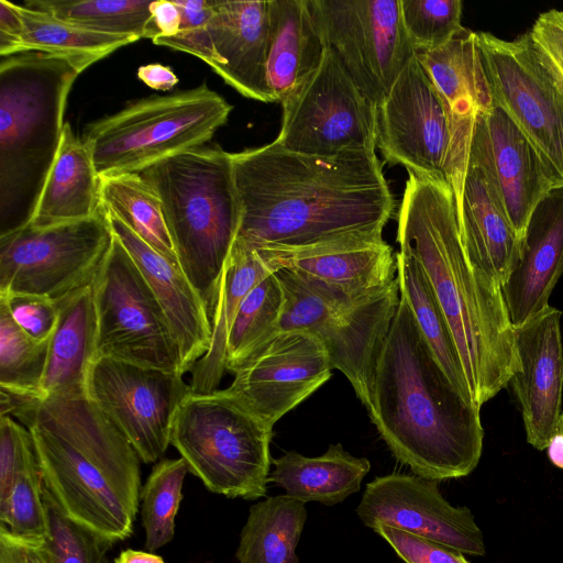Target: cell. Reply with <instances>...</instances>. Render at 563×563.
<instances>
[{
  "mask_svg": "<svg viewBox=\"0 0 563 563\" xmlns=\"http://www.w3.org/2000/svg\"><path fill=\"white\" fill-rule=\"evenodd\" d=\"M232 165L241 206L235 241L254 250L383 235L394 211L375 151L320 157L273 141L232 153Z\"/></svg>",
  "mask_w": 563,
  "mask_h": 563,
  "instance_id": "1",
  "label": "cell"
},
{
  "mask_svg": "<svg viewBox=\"0 0 563 563\" xmlns=\"http://www.w3.org/2000/svg\"><path fill=\"white\" fill-rule=\"evenodd\" d=\"M397 222L399 251L426 273L481 409L521 368L501 285L468 255L446 180L409 173Z\"/></svg>",
  "mask_w": 563,
  "mask_h": 563,
  "instance_id": "2",
  "label": "cell"
},
{
  "mask_svg": "<svg viewBox=\"0 0 563 563\" xmlns=\"http://www.w3.org/2000/svg\"><path fill=\"white\" fill-rule=\"evenodd\" d=\"M4 415L30 431L44 487L66 517L113 544L131 537L141 459L87 393L36 397L1 388Z\"/></svg>",
  "mask_w": 563,
  "mask_h": 563,
  "instance_id": "3",
  "label": "cell"
},
{
  "mask_svg": "<svg viewBox=\"0 0 563 563\" xmlns=\"http://www.w3.org/2000/svg\"><path fill=\"white\" fill-rule=\"evenodd\" d=\"M393 455L433 481L471 474L483 452L479 408L452 385L400 295L366 406Z\"/></svg>",
  "mask_w": 563,
  "mask_h": 563,
  "instance_id": "4",
  "label": "cell"
},
{
  "mask_svg": "<svg viewBox=\"0 0 563 563\" xmlns=\"http://www.w3.org/2000/svg\"><path fill=\"white\" fill-rule=\"evenodd\" d=\"M98 59L24 51L0 60V236L32 218L76 78Z\"/></svg>",
  "mask_w": 563,
  "mask_h": 563,
  "instance_id": "5",
  "label": "cell"
},
{
  "mask_svg": "<svg viewBox=\"0 0 563 563\" xmlns=\"http://www.w3.org/2000/svg\"><path fill=\"white\" fill-rule=\"evenodd\" d=\"M139 174L159 197L179 266L212 313L241 222L232 153L203 145Z\"/></svg>",
  "mask_w": 563,
  "mask_h": 563,
  "instance_id": "6",
  "label": "cell"
},
{
  "mask_svg": "<svg viewBox=\"0 0 563 563\" xmlns=\"http://www.w3.org/2000/svg\"><path fill=\"white\" fill-rule=\"evenodd\" d=\"M272 437L273 428L225 388L183 399L170 444L211 493L256 500L267 493Z\"/></svg>",
  "mask_w": 563,
  "mask_h": 563,
  "instance_id": "7",
  "label": "cell"
},
{
  "mask_svg": "<svg viewBox=\"0 0 563 563\" xmlns=\"http://www.w3.org/2000/svg\"><path fill=\"white\" fill-rule=\"evenodd\" d=\"M232 111L206 84L136 100L86 126L81 140L100 177L139 174L165 158L203 146Z\"/></svg>",
  "mask_w": 563,
  "mask_h": 563,
  "instance_id": "8",
  "label": "cell"
},
{
  "mask_svg": "<svg viewBox=\"0 0 563 563\" xmlns=\"http://www.w3.org/2000/svg\"><path fill=\"white\" fill-rule=\"evenodd\" d=\"M285 294L279 330H302L323 344L366 407L375 362L399 303L397 277L382 291L352 296L288 269L275 272Z\"/></svg>",
  "mask_w": 563,
  "mask_h": 563,
  "instance_id": "9",
  "label": "cell"
},
{
  "mask_svg": "<svg viewBox=\"0 0 563 563\" xmlns=\"http://www.w3.org/2000/svg\"><path fill=\"white\" fill-rule=\"evenodd\" d=\"M96 355L184 376L180 347L139 267L113 234L92 282Z\"/></svg>",
  "mask_w": 563,
  "mask_h": 563,
  "instance_id": "10",
  "label": "cell"
},
{
  "mask_svg": "<svg viewBox=\"0 0 563 563\" xmlns=\"http://www.w3.org/2000/svg\"><path fill=\"white\" fill-rule=\"evenodd\" d=\"M113 240L108 217L45 228L29 224L0 236V294L59 301L92 284Z\"/></svg>",
  "mask_w": 563,
  "mask_h": 563,
  "instance_id": "11",
  "label": "cell"
},
{
  "mask_svg": "<svg viewBox=\"0 0 563 563\" xmlns=\"http://www.w3.org/2000/svg\"><path fill=\"white\" fill-rule=\"evenodd\" d=\"M280 104L282 126L275 142L285 150L334 157L376 148L377 106L328 48L318 70Z\"/></svg>",
  "mask_w": 563,
  "mask_h": 563,
  "instance_id": "12",
  "label": "cell"
},
{
  "mask_svg": "<svg viewBox=\"0 0 563 563\" xmlns=\"http://www.w3.org/2000/svg\"><path fill=\"white\" fill-rule=\"evenodd\" d=\"M495 107L514 122L563 188V88L537 56L528 33L514 41L477 32Z\"/></svg>",
  "mask_w": 563,
  "mask_h": 563,
  "instance_id": "13",
  "label": "cell"
},
{
  "mask_svg": "<svg viewBox=\"0 0 563 563\" xmlns=\"http://www.w3.org/2000/svg\"><path fill=\"white\" fill-rule=\"evenodd\" d=\"M327 48L377 107L416 55L400 0H309Z\"/></svg>",
  "mask_w": 563,
  "mask_h": 563,
  "instance_id": "14",
  "label": "cell"
},
{
  "mask_svg": "<svg viewBox=\"0 0 563 563\" xmlns=\"http://www.w3.org/2000/svg\"><path fill=\"white\" fill-rule=\"evenodd\" d=\"M190 391L180 374L104 356L92 362L86 385L87 396L145 464L166 453L175 415Z\"/></svg>",
  "mask_w": 563,
  "mask_h": 563,
  "instance_id": "15",
  "label": "cell"
},
{
  "mask_svg": "<svg viewBox=\"0 0 563 563\" xmlns=\"http://www.w3.org/2000/svg\"><path fill=\"white\" fill-rule=\"evenodd\" d=\"M376 147L391 165H402L418 177L446 180V112L417 55L377 107Z\"/></svg>",
  "mask_w": 563,
  "mask_h": 563,
  "instance_id": "16",
  "label": "cell"
},
{
  "mask_svg": "<svg viewBox=\"0 0 563 563\" xmlns=\"http://www.w3.org/2000/svg\"><path fill=\"white\" fill-rule=\"evenodd\" d=\"M356 515L368 528L391 527L449 547L463 555L485 554L484 537L467 507L452 506L438 482L401 473L367 483Z\"/></svg>",
  "mask_w": 563,
  "mask_h": 563,
  "instance_id": "17",
  "label": "cell"
},
{
  "mask_svg": "<svg viewBox=\"0 0 563 563\" xmlns=\"http://www.w3.org/2000/svg\"><path fill=\"white\" fill-rule=\"evenodd\" d=\"M320 340L302 330H279L235 373L228 389L271 428L332 375Z\"/></svg>",
  "mask_w": 563,
  "mask_h": 563,
  "instance_id": "18",
  "label": "cell"
},
{
  "mask_svg": "<svg viewBox=\"0 0 563 563\" xmlns=\"http://www.w3.org/2000/svg\"><path fill=\"white\" fill-rule=\"evenodd\" d=\"M468 163L482 169L523 244L530 218L556 183L531 144L497 107L477 117Z\"/></svg>",
  "mask_w": 563,
  "mask_h": 563,
  "instance_id": "19",
  "label": "cell"
},
{
  "mask_svg": "<svg viewBox=\"0 0 563 563\" xmlns=\"http://www.w3.org/2000/svg\"><path fill=\"white\" fill-rule=\"evenodd\" d=\"M416 55L446 112L450 147L445 176L459 206L477 117L494 107L477 32L463 27L444 46Z\"/></svg>",
  "mask_w": 563,
  "mask_h": 563,
  "instance_id": "20",
  "label": "cell"
},
{
  "mask_svg": "<svg viewBox=\"0 0 563 563\" xmlns=\"http://www.w3.org/2000/svg\"><path fill=\"white\" fill-rule=\"evenodd\" d=\"M562 314L549 305L514 328L521 368L509 384L521 408L527 442L539 451L558 433L563 413Z\"/></svg>",
  "mask_w": 563,
  "mask_h": 563,
  "instance_id": "21",
  "label": "cell"
},
{
  "mask_svg": "<svg viewBox=\"0 0 563 563\" xmlns=\"http://www.w3.org/2000/svg\"><path fill=\"white\" fill-rule=\"evenodd\" d=\"M273 268L291 271L352 296L382 291L396 279L383 235H352L298 249L255 250Z\"/></svg>",
  "mask_w": 563,
  "mask_h": 563,
  "instance_id": "22",
  "label": "cell"
},
{
  "mask_svg": "<svg viewBox=\"0 0 563 563\" xmlns=\"http://www.w3.org/2000/svg\"><path fill=\"white\" fill-rule=\"evenodd\" d=\"M111 230L128 251L161 303L181 352L185 373L205 356L211 342V317L181 268L106 211Z\"/></svg>",
  "mask_w": 563,
  "mask_h": 563,
  "instance_id": "23",
  "label": "cell"
},
{
  "mask_svg": "<svg viewBox=\"0 0 563 563\" xmlns=\"http://www.w3.org/2000/svg\"><path fill=\"white\" fill-rule=\"evenodd\" d=\"M268 0H213L209 30L220 59L214 70L246 98L275 102L267 79Z\"/></svg>",
  "mask_w": 563,
  "mask_h": 563,
  "instance_id": "24",
  "label": "cell"
},
{
  "mask_svg": "<svg viewBox=\"0 0 563 563\" xmlns=\"http://www.w3.org/2000/svg\"><path fill=\"white\" fill-rule=\"evenodd\" d=\"M563 275V188L552 190L534 209L519 262L501 292L514 328L549 306Z\"/></svg>",
  "mask_w": 563,
  "mask_h": 563,
  "instance_id": "25",
  "label": "cell"
},
{
  "mask_svg": "<svg viewBox=\"0 0 563 563\" xmlns=\"http://www.w3.org/2000/svg\"><path fill=\"white\" fill-rule=\"evenodd\" d=\"M267 79L283 103L320 67L327 45L309 0H268Z\"/></svg>",
  "mask_w": 563,
  "mask_h": 563,
  "instance_id": "26",
  "label": "cell"
},
{
  "mask_svg": "<svg viewBox=\"0 0 563 563\" xmlns=\"http://www.w3.org/2000/svg\"><path fill=\"white\" fill-rule=\"evenodd\" d=\"M457 219L471 258L503 285L519 262L522 242L484 173L470 163Z\"/></svg>",
  "mask_w": 563,
  "mask_h": 563,
  "instance_id": "27",
  "label": "cell"
},
{
  "mask_svg": "<svg viewBox=\"0 0 563 563\" xmlns=\"http://www.w3.org/2000/svg\"><path fill=\"white\" fill-rule=\"evenodd\" d=\"M100 181L89 150L66 122L57 155L27 224L45 228L96 216L101 210Z\"/></svg>",
  "mask_w": 563,
  "mask_h": 563,
  "instance_id": "28",
  "label": "cell"
},
{
  "mask_svg": "<svg viewBox=\"0 0 563 563\" xmlns=\"http://www.w3.org/2000/svg\"><path fill=\"white\" fill-rule=\"evenodd\" d=\"M96 314L92 284L58 301V320L49 339L42 394L86 393L96 360Z\"/></svg>",
  "mask_w": 563,
  "mask_h": 563,
  "instance_id": "29",
  "label": "cell"
},
{
  "mask_svg": "<svg viewBox=\"0 0 563 563\" xmlns=\"http://www.w3.org/2000/svg\"><path fill=\"white\" fill-rule=\"evenodd\" d=\"M274 268L254 250L234 242L224 264L213 311L208 352L191 369L190 390L198 394L218 390L225 369L230 328L249 291Z\"/></svg>",
  "mask_w": 563,
  "mask_h": 563,
  "instance_id": "30",
  "label": "cell"
},
{
  "mask_svg": "<svg viewBox=\"0 0 563 563\" xmlns=\"http://www.w3.org/2000/svg\"><path fill=\"white\" fill-rule=\"evenodd\" d=\"M273 465L268 483L305 504L317 501L325 506L340 504L360 492L371 470L366 457L350 454L340 443L330 444L322 455L314 457L287 451L273 460Z\"/></svg>",
  "mask_w": 563,
  "mask_h": 563,
  "instance_id": "31",
  "label": "cell"
},
{
  "mask_svg": "<svg viewBox=\"0 0 563 563\" xmlns=\"http://www.w3.org/2000/svg\"><path fill=\"white\" fill-rule=\"evenodd\" d=\"M307 517L306 504L286 494L253 504L235 559L239 563H299L296 548Z\"/></svg>",
  "mask_w": 563,
  "mask_h": 563,
  "instance_id": "32",
  "label": "cell"
},
{
  "mask_svg": "<svg viewBox=\"0 0 563 563\" xmlns=\"http://www.w3.org/2000/svg\"><path fill=\"white\" fill-rule=\"evenodd\" d=\"M395 258L399 292L406 299L424 340L452 385L473 404L455 341L426 273L407 253L398 251Z\"/></svg>",
  "mask_w": 563,
  "mask_h": 563,
  "instance_id": "33",
  "label": "cell"
},
{
  "mask_svg": "<svg viewBox=\"0 0 563 563\" xmlns=\"http://www.w3.org/2000/svg\"><path fill=\"white\" fill-rule=\"evenodd\" d=\"M100 202L103 210L115 216L145 243L179 266L161 199L140 174L101 177Z\"/></svg>",
  "mask_w": 563,
  "mask_h": 563,
  "instance_id": "34",
  "label": "cell"
},
{
  "mask_svg": "<svg viewBox=\"0 0 563 563\" xmlns=\"http://www.w3.org/2000/svg\"><path fill=\"white\" fill-rule=\"evenodd\" d=\"M151 3V0H29L23 5L86 30L137 41L157 35Z\"/></svg>",
  "mask_w": 563,
  "mask_h": 563,
  "instance_id": "35",
  "label": "cell"
},
{
  "mask_svg": "<svg viewBox=\"0 0 563 563\" xmlns=\"http://www.w3.org/2000/svg\"><path fill=\"white\" fill-rule=\"evenodd\" d=\"M285 294L271 273L244 297L229 331L225 369L235 373L262 345L279 331Z\"/></svg>",
  "mask_w": 563,
  "mask_h": 563,
  "instance_id": "36",
  "label": "cell"
},
{
  "mask_svg": "<svg viewBox=\"0 0 563 563\" xmlns=\"http://www.w3.org/2000/svg\"><path fill=\"white\" fill-rule=\"evenodd\" d=\"M22 21L21 52L41 51L69 56H90L98 60L118 48L135 42L134 38L103 34L82 29L54 15L18 5Z\"/></svg>",
  "mask_w": 563,
  "mask_h": 563,
  "instance_id": "37",
  "label": "cell"
},
{
  "mask_svg": "<svg viewBox=\"0 0 563 563\" xmlns=\"http://www.w3.org/2000/svg\"><path fill=\"white\" fill-rule=\"evenodd\" d=\"M189 468L183 457L165 459L154 465L141 488L140 510L145 548L153 552L175 534V519L183 499V485Z\"/></svg>",
  "mask_w": 563,
  "mask_h": 563,
  "instance_id": "38",
  "label": "cell"
},
{
  "mask_svg": "<svg viewBox=\"0 0 563 563\" xmlns=\"http://www.w3.org/2000/svg\"><path fill=\"white\" fill-rule=\"evenodd\" d=\"M48 343L49 340L38 342L25 333L0 300V387L43 397Z\"/></svg>",
  "mask_w": 563,
  "mask_h": 563,
  "instance_id": "39",
  "label": "cell"
},
{
  "mask_svg": "<svg viewBox=\"0 0 563 563\" xmlns=\"http://www.w3.org/2000/svg\"><path fill=\"white\" fill-rule=\"evenodd\" d=\"M400 7L416 54L444 46L464 27L461 0H400Z\"/></svg>",
  "mask_w": 563,
  "mask_h": 563,
  "instance_id": "40",
  "label": "cell"
},
{
  "mask_svg": "<svg viewBox=\"0 0 563 563\" xmlns=\"http://www.w3.org/2000/svg\"><path fill=\"white\" fill-rule=\"evenodd\" d=\"M48 533L45 539L53 563H110L113 543L70 520L44 487Z\"/></svg>",
  "mask_w": 563,
  "mask_h": 563,
  "instance_id": "41",
  "label": "cell"
},
{
  "mask_svg": "<svg viewBox=\"0 0 563 563\" xmlns=\"http://www.w3.org/2000/svg\"><path fill=\"white\" fill-rule=\"evenodd\" d=\"M43 492L36 462L18 475L9 497L0 504V526L23 538L45 540L48 525Z\"/></svg>",
  "mask_w": 563,
  "mask_h": 563,
  "instance_id": "42",
  "label": "cell"
},
{
  "mask_svg": "<svg viewBox=\"0 0 563 563\" xmlns=\"http://www.w3.org/2000/svg\"><path fill=\"white\" fill-rule=\"evenodd\" d=\"M180 11V26L170 37H155L153 43L191 54L213 70L220 64L209 30L213 0H174Z\"/></svg>",
  "mask_w": 563,
  "mask_h": 563,
  "instance_id": "43",
  "label": "cell"
},
{
  "mask_svg": "<svg viewBox=\"0 0 563 563\" xmlns=\"http://www.w3.org/2000/svg\"><path fill=\"white\" fill-rule=\"evenodd\" d=\"M36 462L30 431L11 416H0V504L9 497L18 475Z\"/></svg>",
  "mask_w": 563,
  "mask_h": 563,
  "instance_id": "44",
  "label": "cell"
},
{
  "mask_svg": "<svg viewBox=\"0 0 563 563\" xmlns=\"http://www.w3.org/2000/svg\"><path fill=\"white\" fill-rule=\"evenodd\" d=\"M13 320L38 342L51 339L58 320V301L33 294H0Z\"/></svg>",
  "mask_w": 563,
  "mask_h": 563,
  "instance_id": "45",
  "label": "cell"
},
{
  "mask_svg": "<svg viewBox=\"0 0 563 563\" xmlns=\"http://www.w3.org/2000/svg\"><path fill=\"white\" fill-rule=\"evenodd\" d=\"M372 530L405 563H468L462 553L428 539L383 525H376Z\"/></svg>",
  "mask_w": 563,
  "mask_h": 563,
  "instance_id": "46",
  "label": "cell"
},
{
  "mask_svg": "<svg viewBox=\"0 0 563 563\" xmlns=\"http://www.w3.org/2000/svg\"><path fill=\"white\" fill-rule=\"evenodd\" d=\"M527 33L537 56L563 88V10L542 12Z\"/></svg>",
  "mask_w": 563,
  "mask_h": 563,
  "instance_id": "47",
  "label": "cell"
},
{
  "mask_svg": "<svg viewBox=\"0 0 563 563\" xmlns=\"http://www.w3.org/2000/svg\"><path fill=\"white\" fill-rule=\"evenodd\" d=\"M0 563H53L45 540L23 538L0 526Z\"/></svg>",
  "mask_w": 563,
  "mask_h": 563,
  "instance_id": "48",
  "label": "cell"
},
{
  "mask_svg": "<svg viewBox=\"0 0 563 563\" xmlns=\"http://www.w3.org/2000/svg\"><path fill=\"white\" fill-rule=\"evenodd\" d=\"M22 21L18 4L0 0V56L21 52Z\"/></svg>",
  "mask_w": 563,
  "mask_h": 563,
  "instance_id": "49",
  "label": "cell"
},
{
  "mask_svg": "<svg viewBox=\"0 0 563 563\" xmlns=\"http://www.w3.org/2000/svg\"><path fill=\"white\" fill-rule=\"evenodd\" d=\"M150 11L154 26L157 31V35L155 37H170L178 32L181 16L175 1H152Z\"/></svg>",
  "mask_w": 563,
  "mask_h": 563,
  "instance_id": "50",
  "label": "cell"
},
{
  "mask_svg": "<svg viewBox=\"0 0 563 563\" xmlns=\"http://www.w3.org/2000/svg\"><path fill=\"white\" fill-rule=\"evenodd\" d=\"M137 77L150 88L167 91L178 84V77L168 66L148 64L137 69Z\"/></svg>",
  "mask_w": 563,
  "mask_h": 563,
  "instance_id": "51",
  "label": "cell"
},
{
  "mask_svg": "<svg viewBox=\"0 0 563 563\" xmlns=\"http://www.w3.org/2000/svg\"><path fill=\"white\" fill-rule=\"evenodd\" d=\"M114 563H165L164 560L152 552H144L128 549L122 551L118 558L114 560Z\"/></svg>",
  "mask_w": 563,
  "mask_h": 563,
  "instance_id": "52",
  "label": "cell"
},
{
  "mask_svg": "<svg viewBox=\"0 0 563 563\" xmlns=\"http://www.w3.org/2000/svg\"><path fill=\"white\" fill-rule=\"evenodd\" d=\"M547 451L552 464L563 470V432H558L551 439Z\"/></svg>",
  "mask_w": 563,
  "mask_h": 563,
  "instance_id": "53",
  "label": "cell"
},
{
  "mask_svg": "<svg viewBox=\"0 0 563 563\" xmlns=\"http://www.w3.org/2000/svg\"><path fill=\"white\" fill-rule=\"evenodd\" d=\"M558 432H563V413H562L561 419H560V424H559V431Z\"/></svg>",
  "mask_w": 563,
  "mask_h": 563,
  "instance_id": "54",
  "label": "cell"
}]
</instances>
